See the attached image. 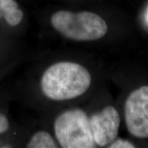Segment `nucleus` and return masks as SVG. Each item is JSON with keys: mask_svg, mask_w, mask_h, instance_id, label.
I'll list each match as a JSON object with an SVG mask.
<instances>
[{"mask_svg": "<svg viewBox=\"0 0 148 148\" xmlns=\"http://www.w3.org/2000/svg\"><path fill=\"white\" fill-rule=\"evenodd\" d=\"M125 120L127 130L136 138H148V86L130 94L125 103Z\"/></svg>", "mask_w": 148, "mask_h": 148, "instance_id": "4", "label": "nucleus"}, {"mask_svg": "<svg viewBox=\"0 0 148 148\" xmlns=\"http://www.w3.org/2000/svg\"><path fill=\"white\" fill-rule=\"evenodd\" d=\"M58 143L55 136L46 130H38L33 133L24 147L27 148H57Z\"/></svg>", "mask_w": 148, "mask_h": 148, "instance_id": "9", "label": "nucleus"}, {"mask_svg": "<svg viewBox=\"0 0 148 148\" xmlns=\"http://www.w3.org/2000/svg\"><path fill=\"white\" fill-rule=\"evenodd\" d=\"M12 100L10 90L0 89V147L18 146V130L9 110Z\"/></svg>", "mask_w": 148, "mask_h": 148, "instance_id": "6", "label": "nucleus"}, {"mask_svg": "<svg viewBox=\"0 0 148 148\" xmlns=\"http://www.w3.org/2000/svg\"><path fill=\"white\" fill-rule=\"evenodd\" d=\"M108 147L110 148H132L135 147V146L132 143L128 141V140L125 139H119L115 140L109 145Z\"/></svg>", "mask_w": 148, "mask_h": 148, "instance_id": "10", "label": "nucleus"}, {"mask_svg": "<svg viewBox=\"0 0 148 148\" xmlns=\"http://www.w3.org/2000/svg\"><path fill=\"white\" fill-rule=\"evenodd\" d=\"M91 84V75L76 62L59 61L48 66L40 76L38 87L45 99L63 101L85 93Z\"/></svg>", "mask_w": 148, "mask_h": 148, "instance_id": "1", "label": "nucleus"}, {"mask_svg": "<svg viewBox=\"0 0 148 148\" xmlns=\"http://www.w3.org/2000/svg\"><path fill=\"white\" fill-rule=\"evenodd\" d=\"M19 49L15 37L0 32V82L12 71L18 62Z\"/></svg>", "mask_w": 148, "mask_h": 148, "instance_id": "7", "label": "nucleus"}, {"mask_svg": "<svg viewBox=\"0 0 148 148\" xmlns=\"http://www.w3.org/2000/svg\"><path fill=\"white\" fill-rule=\"evenodd\" d=\"M147 20L148 21V10H147Z\"/></svg>", "mask_w": 148, "mask_h": 148, "instance_id": "11", "label": "nucleus"}, {"mask_svg": "<svg viewBox=\"0 0 148 148\" xmlns=\"http://www.w3.org/2000/svg\"><path fill=\"white\" fill-rule=\"evenodd\" d=\"M51 26L59 34L76 41H91L106 35L108 25L98 14L88 11L80 12L58 10L51 16Z\"/></svg>", "mask_w": 148, "mask_h": 148, "instance_id": "2", "label": "nucleus"}, {"mask_svg": "<svg viewBox=\"0 0 148 148\" xmlns=\"http://www.w3.org/2000/svg\"><path fill=\"white\" fill-rule=\"evenodd\" d=\"M0 21L5 26V34L14 37L12 31L21 25L23 19V12L17 2L15 0H0Z\"/></svg>", "mask_w": 148, "mask_h": 148, "instance_id": "8", "label": "nucleus"}, {"mask_svg": "<svg viewBox=\"0 0 148 148\" xmlns=\"http://www.w3.org/2000/svg\"><path fill=\"white\" fill-rule=\"evenodd\" d=\"M53 130L58 145L62 148L97 147L92 136L89 118L81 109H70L56 116Z\"/></svg>", "mask_w": 148, "mask_h": 148, "instance_id": "3", "label": "nucleus"}, {"mask_svg": "<svg viewBox=\"0 0 148 148\" xmlns=\"http://www.w3.org/2000/svg\"><path fill=\"white\" fill-rule=\"evenodd\" d=\"M120 116L113 106L105 107L89 118L94 141L99 147L109 145L117 136L120 126Z\"/></svg>", "mask_w": 148, "mask_h": 148, "instance_id": "5", "label": "nucleus"}]
</instances>
